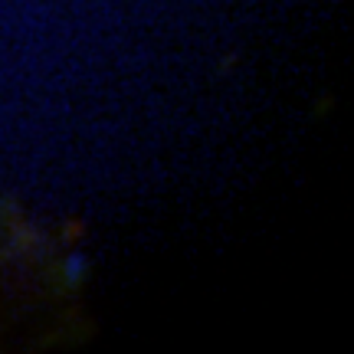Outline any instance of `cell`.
<instances>
[{
  "label": "cell",
  "mask_w": 354,
  "mask_h": 354,
  "mask_svg": "<svg viewBox=\"0 0 354 354\" xmlns=\"http://www.w3.org/2000/svg\"><path fill=\"white\" fill-rule=\"evenodd\" d=\"M82 276H86V259L82 256H69V263H66V282L76 286V282H82Z\"/></svg>",
  "instance_id": "1"
}]
</instances>
